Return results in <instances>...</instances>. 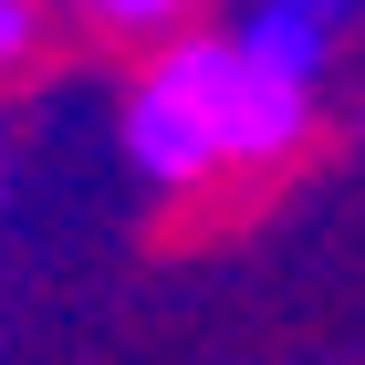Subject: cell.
Masks as SVG:
<instances>
[{
	"label": "cell",
	"mask_w": 365,
	"mask_h": 365,
	"mask_svg": "<svg viewBox=\"0 0 365 365\" xmlns=\"http://www.w3.org/2000/svg\"><path fill=\"white\" fill-rule=\"evenodd\" d=\"M313 125V84L261 63L240 31H188L125 94V168L146 188H198L220 168H272Z\"/></svg>",
	"instance_id": "6da1fadb"
},
{
	"label": "cell",
	"mask_w": 365,
	"mask_h": 365,
	"mask_svg": "<svg viewBox=\"0 0 365 365\" xmlns=\"http://www.w3.org/2000/svg\"><path fill=\"white\" fill-rule=\"evenodd\" d=\"M334 21H344V0H251V11H240V42H251L261 63H282V73H324V53H334Z\"/></svg>",
	"instance_id": "7a4b0ae2"
},
{
	"label": "cell",
	"mask_w": 365,
	"mask_h": 365,
	"mask_svg": "<svg viewBox=\"0 0 365 365\" xmlns=\"http://www.w3.org/2000/svg\"><path fill=\"white\" fill-rule=\"evenodd\" d=\"M73 11H84V21H105V31H136V42H146V31H178L198 0H73Z\"/></svg>",
	"instance_id": "3957f363"
},
{
	"label": "cell",
	"mask_w": 365,
	"mask_h": 365,
	"mask_svg": "<svg viewBox=\"0 0 365 365\" xmlns=\"http://www.w3.org/2000/svg\"><path fill=\"white\" fill-rule=\"evenodd\" d=\"M42 21H53L42 0H0V73H21V63L42 53Z\"/></svg>",
	"instance_id": "277c9868"
}]
</instances>
